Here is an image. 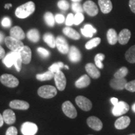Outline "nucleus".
Here are the masks:
<instances>
[{
	"mask_svg": "<svg viewBox=\"0 0 135 135\" xmlns=\"http://www.w3.org/2000/svg\"><path fill=\"white\" fill-rule=\"evenodd\" d=\"M4 122L8 124H13L16 121V115L11 109H6L3 114Z\"/></svg>",
	"mask_w": 135,
	"mask_h": 135,
	"instance_id": "20",
	"label": "nucleus"
},
{
	"mask_svg": "<svg viewBox=\"0 0 135 135\" xmlns=\"http://www.w3.org/2000/svg\"><path fill=\"white\" fill-rule=\"evenodd\" d=\"M72 1H73V2H79V1H81V0H71Z\"/></svg>",
	"mask_w": 135,
	"mask_h": 135,
	"instance_id": "54",
	"label": "nucleus"
},
{
	"mask_svg": "<svg viewBox=\"0 0 135 135\" xmlns=\"http://www.w3.org/2000/svg\"><path fill=\"white\" fill-rule=\"evenodd\" d=\"M5 56V51L2 48V46H0V60L4 58Z\"/></svg>",
	"mask_w": 135,
	"mask_h": 135,
	"instance_id": "48",
	"label": "nucleus"
},
{
	"mask_svg": "<svg viewBox=\"0 0 135 135\" xmlns=\"http://www.w3.org/2000/svg\"><path fill=\"white\" fill-rule=\"evenodd\" d=\"M20 53L19 52L16 51H12L11 53H8L6 56H4V58H3V62L5 65L6 66V67L10 68L13 65H14V63L15 61L19 56Z\"/></svg>",
	"mask_w": 135,
	"mask_h": 135,
	"instance_id": "15",
	"label": "nucleus"
},
{
	"mask_svg": "<svg viewBox=\"0 0 135 135\" xmlns=\"http://www.w3.org/2000/svg\"><path fill=\"white\" fill-rule=\"evenodd\" d=\"M101 43V39L99 38H94L92 40L88 41L85 45V48L87 50H91L92 48H95Z\"/></svg>",
	"mask_w": 135,
	"mask_h": 135,
	"instance_id": "31",
	"label": "nucleus"
},
{
	"mask_svg": "<svg viewBox=\"0 0 135 135\" xmlns=\"http://www.w3.org/2000/svg\"><path fill=\"white\" fill-rule=\"evenodd\" d=\"M128 73V70L126 67H122L118 70L115 73L114 76L116 78H124Z\"/></svg>",
	"mask_w": 135,
	"mask_h": 135,
	"instance_id": "34",
	"label": "nucleus"
},
{
	"mask_svg": "<svg viewBox=\"0 0 135 135\" xmlns=\"http://www.w3.org/2000/svg\"><path fill=\"white\" fill-rule=\"evenodd\" d=\"M37 51H38L39 54H40L43 58H47V57H48L49 56H50V52H49L48 50H46V49L40 47V48H38Z\"/></svg>",
	"mask_w": 135,
	"mask_h": 135,
	"instance_id": "40",
	"label": "nucleus"
},
{
	"mask_svg": "<svg viewBox=\"0 0 135 135\" xmlns=\"http://www.w3.org/2000/svg\"><path fill=\"white\" fill-rule=\"evenodd\" d=\"M132 109H133V111H134V112H135V103L133 104V106H132Z\"/></svg>",
	"mask_w": 135,
	"mask_h": 135,
	"instance_id": "53",
	"label": "nucleus"
},
{
	"mask_svg": "<svg viewBox=\"0 0 135 135\" xmlns=\"http://www.w3.org/2000/svg\"><path fill=\"white\" fill-rule=\"evenodd\" d=\"M4 122V119H3V115H1V113H0V127L3 126Z\"/></svg>",
	"mask_w": 135,
	"mask_h": 135,
	"instance_id": "50",
	"label": "nucleus"
},
{
	"mask_svg": "<svg viewBox=\"0 0 135 135\" xmlns=\"http://www.w3.org/2000/svg\"><path fill=\"white\" fill-rule=\"evenodd\" d=\"M85 70L90 77L93 79H98L100 76L101 73L98 67L93 63H88L85 66Z\"/></svg>",
	"mask_w": 135,
	"mask_h": 135,
	"instance_id": "16",
	"label": "nucleus"
},
{
	"mask_svg": "<svg viewBox=\"0 0 135 135\" xmlns=\"http://www.w3.org/2000/svg\"><path fill=\"white\" fill-rule=\"evenodd\" d=\"M110 101H111V103L113 104L114 106H115L116 104H117L119 102V101H118V98H111Z\"/></svg>",
	"mask_w": 135,
	"mask_h": 135,
	"instance_id": "49",
	"label": "nucleus"
},
{
	"mask_svg": "<svg viewBox=\"0 0 135 135\" xmlns=\"http://www.w3.org/2000/svg\"><path fill=\"white\" fill-rule=\"evenodd\" d=\"M131 123V119L128 116H121L116 119L114 123V126L118 129H124L129 125Z\"/></svg>",
	"mask_w": 135,
	"mask_h": 135,
	"instance_id": "17",
	"label": "nucleus"
},
{
	"mask_svg": "<svg viewBox=\"0 0 135 135\" xmlns=\"http://www.w3.org/2000/svg\"><path fill=\"white\" fill-rule=\"evenodd\" d=\"M4 34L0 32V43H2V41L4 40Z\"/></svg>",
	"mask_w": 135,
	"mask_h": 135,
	"instance_id": "51",
	"label": "nucleus"
},
{
	"mask_svg": "<svg viewBox=\"0 0 135 135\" xmlns=\"http://www.w3.org/2000/svg\"><path fill=\"white\" fill-rule=\"evenodd\" d=\"M98 4L101 11L104 14L110 13L113 9V4L110 0H98Z\"/></svg>",
	"mask_w": 135,
	"mask_h": 135,
	"instance_id": "21",
	"label": "nucleus"
},
{
	"mask_svg": "<svg viewBox=\"0 0 135 135\" xmlns=\"http://www.w3.org/2000/svg\"><path fill=\"white\" fill-rule=\"evenodd\" d=\"M84 19V15L82 13H77L74 16V25H78L81 23Z\"/></svg>",
	"mask_w": 135,
	"mask_h": 135,
	"instance_id": "36",
	"label": "nucleus"
},
{
	"mask_svg": "<svg viewBox=\"0 0 135 135\" xmlns=\"http://www.w3.org/2000/svg\"><path fill=\"white\" fill-rule=\"evenodd\" d=\"M38 94L40 97L43 98H52L57 94V89L53 86H42L38 89Z\"/></svg>",
	"mask_w": 135,
	"mask_h": 135,
	"instance_id": "2",
	"label": "nucleus"
},
{
	"mask_svg": "<svg viewBox=\"0 0 135 135\" xmlns=\"http://www.w3.org/2000/svg\"><path fill=\"white\" fill-rule=\"evenodd\" d=\"M0 81L3 85L9 88H15L18 86L20 82L18 78L12 75L3 74L0 76Z\"/></svg>",
	"mask_w": 135,
	"mask_h": 135,
	"instance_id": "4",
	"label": "nucleus"
},
{
	"mask_svg": "<svg viewBox=\"0 0 135 135\" xmlns=\"http://www.w3.org/2000/svg\"><path fill=\"white\" fill-rule=\"evenodd\" d=\"M35 3L33 1H28V2L18 6L15 11V15L18 18L24 19L33 14L35 12Z\"/></svg>",
	"mask_w": 135,
	"mask_h": 135,
	"instance_id": "1",
	"label": "nucleus"
},
{
	"mask_svg": "<svg viewBox=\"0 0 135 135\" xmlns=\"http://www.w3.org/2000/svg\"><path fill=\"white\" fill-rule=\"evenodd\" d=\"M56 47L62 54H67L70 50L68 43L66 39L61 36H58L56 39Z\"/></svg>",
	"mask_w": 135,
	"mask_h": 135,
	"instance_id": "11",
	"label": "nucleus"
},
{
	"mask_svg": "<svg viewBox=\"0 0 135 135\" xmlns=\"http://www.w3.org/2000/svg\"><path fill=\"white\" fill-rule=\"evenodd\" d=\"M84 28H85V29L89 30V31H91V33H93V34L97 33V30H96L95 28H94L93 26H91V25H86L85 26H84Z\"/></svg>",
	"mask_w": 135,
	"mask_h": 135,
	"instance_id": "46",
	"label": "nucleus"
},
{
	"mask_svg": "<svg viewBox=\"0 0 135 135\" xmlns=\"http://www.w3.org/2000/svg\"><path fill=\"white\" fill-rule=\"evenodd\" d=\"M72 9L75 11L76 13H83L84 9L83 7L78 2H74L72 4Z\"/></svg>",
	"mask_w": 135,
	"mask_h": 135,
	"instance_id": "37",
	"label": "nucleus"
},
{
	"mask_svg": "<svg viewBox=\"0 0 135 135\" xmlns=\"http://www.w3.org/2000/svg\"><path fill=\"white\" fill-rule=\"evenodd\" d=\"M1 24H2V26L3 27H5V28H8V27H10L11 25V20H10L8 17H4V18H3L2 20Z\"/></svg>",
	"mask_w": 135,
	"mask_h": 135,
	"instance_id": "43",
	"label": "nucleus"
},
{
	"mask_svg": "<svg viewBox=\"0 0 135 135\" xmlns=\"http://www.w3.org/2000/svg\"><path fill=\"white\" fill-rule=\"evenodd\" d=\"M44 19L46 23L49 26L53 27L55 25V18H54L53 15L51 12H46L44 15Z\"/></svg>",
	"mask_w": 135,
	"mask_h": 135,
	"instance_id": "32",
	"label": "nucleus"
},
{
	"mask_svg": "<svg viewBox=\"0 0 135 135\" xmlns=\"http://www.w3.org/2000/svg\"><path fill=\"white\" fill-rule=\"evenodd\" d=\"M130 38L131 31L128 29H123L118 35V42L121 45H126L128 43Z\"/></svg>",
	"mask_w": 135,
	"mask_h": 135,
	"instance_id": "22",
	"label": "nucleus"
},
{
	"mask_svg": "<svg viewBox=\"0 0 135 135\" xmlns=\"http://www.w3.org/2000/svg\"><path fill=\"white\" fill-rule=\"evenodd\" d=\"M129 106L127 103L124 101H119L117 104L114 106L112 113L114 116H119L126 114L129 111Z\"/></svg>",
	"mask_w": 135,
	"mask_h": 135,
	"instance_id": "6",
	"label": "nucleus"
},
{
	"mask_svg": "<svg viewBox=\"0 0 135 135\" xmlns=\"http://www.w3.org/2000/svg\"><path fill=\"white\" fill-rule=\"evenodd\" d=\"M9 106L13 109H20V110H26L29 109L30 104L25 101L15 99L9 103Z\"/></svg>",
	"mask_w": 135,
	"mask_h": 135,
	"instance_id": "18",
	"label": "nucleus"
},
{
	"mask_svg": "<svg viewBox=\"0 0 135 135\" xmlns=\"http://www.w3.org/2000/svg\"><path fill=\"white\" fill-rule=\"evenodd\" d=\"M107 40L109 44L114 45L118 41V35L114 29H109L107 32Z\"/></svg>",
	"mask_w": 135,
	"mask_h": 135,
	"instance_id": "26",
	"label": "nucleus"
},
{
	"mask_svg": "<svg viewBox=\"0 0 135 135\" xmlns=\"http://www.w3.org/2000/svg\"><path fill=\"white\" fill-rule=\"evenodd\" d=\"M4 43L6 46L12 51L19 52L24 47V45L21 40H17L11 36L5 38Z\"/></svg>",
	"mask_w": 135,
	"mask_h": 135,
	"instance_id": "3",
	"label": "nucleus"
},
{
	"mask_svg": "<svg viewBox=\"0 0 135 135\" xmlns=\"http://www.w3.org/2000/svg\"><path fill=\"white\" fill-rule=\"evenodd\" d=\"M65 67V65L64 64L62 63V62H57V63H55L52 65L51 66H50L48 70L51 71L55 73L58 71H60V70L61 68H63Z\"/></svg>",
	"mask_w": 135,
	"mask_h": 135,
	"instance_id": "35",
	"label": "nucleus"
},
{
	"mask_svg": "<svg viewBox=\"0 0 135 135\" xmlns=\"http://www.w3.org/2000/svg\"><path fill=\"white\" fill-rule=\"evenodd\" d=\"M91 80L88 75H84L75 82V86L78 88H86L90 84Z\"/></svg>",
	"mask_w": 135,
	"mask_h": 135,
	"instance_id": "24",
	"label": "nucleus"
},
{
	"mask_svg": "<svg viewBox=\"0 0 135 135\" xmlns=\"http://www.w3.org/2000/svg\"><path fill=\"white\" fill-rule=\"evenodd\" d=\"M89 135H92V134H89Z\"/></svg>",
	"mask_w": 135,
	"mask_h": 135,
	"instance_id": "57",
	"label": "nucleus"
},
{
	"mask_svg": "<svg viewBox=\"0 0 135 135\" xmlns=\"http://www.w3.org/2000/svg\"><path fill=\"white\" fill-rule=\"evenodd\" d=\"M129 6L131 11L135 14V0H129Z\"/></svg>",
	"mask_w": 135,
	"mask_h": 135,
	"instance_id": "47",
	"label": "nucleus"
},
{
	"mask_svg": "<svg viewBox=\"0 0 135 135\" xmlns=\"http://www.w3.org/2000/svg\"><path fill=\"white\" fill-rule=\"evenodd\" d=\"M63 33L65 34L66 36L69 37L71 39L75 40H78L80 39V35L75 30L70 27H65L63 30Z\"/></svg>",
	"mask_w": 135,
	"mask_h": 135,
	"instance_id": "25",
	"label": "nucleus"
},
{
	"mask_svg": "<svg viewBox=\"0 0 135 135\" xmlns=\"http://www.w3.org/2000/svg\"><path fill=\"white\" fill-rule=\"evenodd\" d=\"M18 134V130L15 126H10L8 128L6 132V135H17Z\"/></svg>",
	"mask_w": 135,
	"mask_h": 135,
	"instance_id": "42",
	"label": "nucleus"
},
{
	"mask_svg": "<svg viewBox=\"0 0 135 135\" xmlns=\"http://www.w3.org/2000/svg\"><path fill=\"white\" fill-rule=\"evenodd\" d=\"M83 9L90 16H94L98 13V8L93 1L88 0L83 4Z\"/></svg>",
	"mask_w": 135,
	"mask_h": 135,
	"instance_id": "10",
	"label": "nucleus"
},
{
	"mask_svg": "<svg viewBox=\"0 0 135 135\" xmlns=\"http://www.w3.org/2000/svg\"><path fill=\"white\" fill-rule=\"evenodd\" d=\"M19 53L21 56L22 62L23 64L28 65L31 60V50L29 47L24 46L23 48L20 51Z\"/></svg>",
	"mask_w": 135,
	"mask_h": 135,
	"instance_id": "13",
	"label": "nucleus"
},
{
	"mask_svg": "<svg viewBox=\"0 0 135 135\" xmlns=\"http://www.w3.org/2000/svg\"><path fill=\"white\" fill-rule=\"evenodd\" d=\"M55 81L57 88L60 91H63L66 86V79L65 74L61 71L56 72L55 73Z\"/></svg>",
	"mask_w": 135,
	"mask_h": 135,
	"instance_id": "7",
	"label": "nucleus"
},
{
	"mask_svg": "<svg viewBox=\"0 0 135 135\" xmlns=\"http://www.w3.org/2000/svg\"><path fill=\"white\" fill-rule=\"evenodd\" d=\"M55 21L57 22V23H59V24H61L63 23L64 21H65V17L63 15L61 14H57L55 16Z\"/></svg>",
	"mask_w": 135,
	"mask_h": 135,
	"instance_id": "44",
	"label": "nucleus"
},
{
	"mask_svg": "<svg viewBox=\"0 0 135 135\" xmlns=\"http://www.w3.org/2000/svg\"><path fill=\"white\" fill-rule=\"evenodd\" d=\"M128 81L125 78H114L111 80L110 86L112 88L116 90H122L125 88V86Z\"/></svg>",
	"mask_w": 135,
	"mask_h": 135,
	"instance_id": "14",
	"label": "nucleus"
},
{
	"mask_svg": "<svg viewBox=\"0 0 135 135\" xmlns=\"http://www.w3.org/2000/svg\"><path fill=\"white\" fill-rule=\"evenodd\" d=\"M87 124L88 126L95 131H100L103 128L102 121L96 116H90L88 118Z\"/></svg>",
	"mask_w": 135,
	"mask_h": 135,
	"instance_id": "12",
	"label": "nucleus"
},
{
	"mask_svg": "<svg viewBox=\"0 0 135 135\" xmlns=\"http://www.w3.org/2000/svg\"><path fill=\"white\" fill-rule=\"evenodd\" d=\"M62 110L68 118H75L77 116V111L73 104L70 101H66L62 104Z\"/></svg>",
	"mask_w": 135,
	"mask_h": 135,
	"instance_id": "5",
	"label": "nucleus"
},
{
	"mask_svg": "<svg viewBox=\"0 0 135 135\" xmlns=\"http://www.w3.org/2000/svg\"><path fill=\"white\" fill-rule=\"evenodd\" d=\"M75 101L79 108L84 111H88L92 108L93 105L91 101L87 98L83 96H78L76 98Z\"/></svg>",
	"mask_w": 135,
	"mask_h": 135,
	"instance_id": "9",
	"label": "nucleus"
},
{
	"mask_svg": "<svg viewBox=\"0 0 135 135\" xmlns=\"http://www.w3.org/2000/svg\"><path fill=\"white\" fill-rule=\"evenodd\" d=\"M74 16L72 13H70L67 16L66 20V25L67 26H71L74 24Z\"/></svg>",
	"mask_w": 135,
	"mask_h": 135,
	"instance_id": "41",
	"label": "nucleus"
},
{
	"mask_svg": "<svg viewBox=\"0 0 135 135\" xmlns=\"http://www.w3.org/2000/svg\"><path fill=\"white\" fill-rule=\"evenodd\" d=\"M54 77H55V73L51 71L50 70L48 71L45 72V73L36 75V79L39 81H41L50 80L53 79Z\"/></svg>",
	"mask_w": 135,
	"mask_h": 135,
	"instance_id": "30",
	"label": "nucleus"
},
{
	"mask_svg": "<svg viewBox=\"0 0 135 135\" xmlns=\"http://www.w3.org/2000/svg\"><path fill=\"white\" fill-rule=\"evenodd\" d=\"M58 6L61 10H67L69 8V3L66 0H60L58 3Z\"/></svg>",
	"mask_w": 135,
	"mask_h": 135,
	"instance_id": "38",
	"label": "nucleus"
},
{
	"mask_svg": "<svg viewBox=\"0 0 135 135\" xmlns=\"http://www.w3.org/2000/svg\"><path fill=\"white\" fill-rule=\"evenodd\" d=\"M125 89L130 92H135V80L128 82L125 86Z\"/></svg>",
	"mask_w": 135,
	"mask_h": 135,
	"instance_id": "39",
	"label": "nucleus"
},
{
	"mask_svg": "<svg viewBox=\"0 0 135 135\" xmlns=\"http://www.w3.org/2000/svg\"><path fill=\"white\" fill-rule=\"evenodd\" d=\"M65 68L66 69H67V70H69V67L67 65H65Z\"/></svg>",
	"mask_w": 135,
	"mask_h": 135,
	"instance_id": "55",
	"label": "nucleus"
},
{
	"mask_svg": "<svg viewBox=\"0 0 135 135\" xmlns=\"http://www.w3.org/2000/svg\"><path fill=\"white\" fill-rule=\"evenodd\" d=\"M129 135H135L134 133H133V134H129Z\"/></svg>",
	"mask_w": 135,
	"mask_h": 135,
	"instance_id": "56",
	"label": "nucleus"
},
{
	"mask_svg": "<svg viewBox=\"0 0 135 135\" xmlns=\"http://www.w3.org/2000/svg\"><path fill=\"white\" fill-rule=\"evenodd\" d=\"M27 37L31 41L36 43L40 40V33L36 29H31L27 33Z\"/></svg>",
	"mask_w": 135,
	"mask_h": 135,
	"instance_id": "29",
	"label": "nucleus"
},
{
	"mask_svg": "<svg viewBox=\"0 0 135 135\" xmlns=\"http://www.w3.org/2000/svg\"><path fill=\"white\" fill-rule=\"evenodd\" d=\"M68 57L71 61L73 63H77L80 61L81 59V54L76 47L73 46L69 50Z\"/></svg>",
	"mask_w": 135,
	"mask_h": 135,
	"instance_id": "19",
	"label": "nucleus"
},
{
	"mask_svg": "<svg viewBox=\"0 0 135 135\" xmlns=\"http://www.w3.org/2000/svg\"><path fill=\"white\" fill-rule=\"evenodd\" d=\"M43 40L50 48H54L56 47V39L51 33H45L43 36Z\"/></svg>",
	"mask_w": 135,
	"mask_h": 135,
	"instance_id": "27",
	"label": "nucleus"
},
{
	"mask_svg": "<svg viewBox=\"0 0 135 135\" xmlns=\"http://www.w3.org/2000/svg\"><path fill=\"white\" fill-rule=\"evenodd\" d=\"M81 33L84 36L86 37L91 38V37L93 36V33H91V32L89 31V30L85 29V28H82V29H81Z\"/></svg>",
	"mask_w": 135,
	"mask_h": 135,
	"instance_id": "45",
	"label": "nucleus"
},
{
	"mask_svg": "<svg viewBox=\"0 0 135 135\" xmlns=\"http://www.w3.org/2000/svg\"><path fill=\"white\" fill-rule=\"evenodd\" d=\"M38 129V126L35 123L28 121L23 123L21 128V131L23 135H35Z\"/></svg>",
	"mask_w": 135,
	"mask_h": 135,
	"instance_id": "8",
	"label": "nucleus"
},
{
	"mask_svg": "<svg viewBox=\"0 0 135 135\" xmlns=\"http://www.w3.org/2000/svg\"><path fill=\"white\" fill-rule=\"evenodd\" d=\"M126 60L130 63H135V45L128 49L125 53Z\"/></svg>",
	"mask_w": 135,
	"mask_h": 135,
	"instance_id": "28",
	"label": "nucleus"
},
{
	"mask_svg": "<svg viewBox=\"0 0 135 135\" xmlns=\"http://www.w3.org/2000/svg\"><path fill=\"white\" fill-rule=\"evenodd\" d=\"M11 6H12V4H6V5H5L4 6V8H6V9H9V8H11Z\"/></svg>",
	"mask_w": 135,
	"mask_h": 135,
	"instance_id": "52",
	"label": "nucleus"
},
{
	"mask_svg": "<svg viewBox=\"0 0 135 135\" xmlns=\"http://www.w3.org/2000/svg\"><path fill=\"white\" fill-rule=\"evenodd\" d=\"M10 36L17 40H22L25 38V34L20 26H14L10 30Z\"/></svg>",
	"mask_w": 135,
	"mask_h": 135,
	"instance_id": "23",
	"label": "nucleus"
},
{
	"mask_svg": "<svg viewBox=\"0 0 135 135\" xmlns=\"http://www.w3.org/2000/svg\"><path fill=\"white\" fill-rule=\"evenodd\" d=\"M105 56L104 54L98 53L94 57V62H95V65L99 69L103 68V64L102 63V61L104 60Z\"/></svg>",
	"mask_w": 135,
	"mask_h": 135,
	"instance_id": "33",
	"label": "nucleus"
}]
</instances>
